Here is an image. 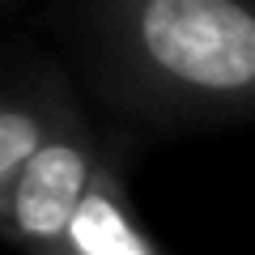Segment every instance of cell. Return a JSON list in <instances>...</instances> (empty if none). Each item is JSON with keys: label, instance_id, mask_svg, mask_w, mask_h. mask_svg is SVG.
<instances>
[{"label": "cell", "instance_id": "obj_2", "mask_svg": "<svg viewBox=\"0 0 255 255\" xmlns=\"http://www.w3.org/2000/svg\"><path fill=\"white\" fill-rule=\"evenodd\" d=\"M111 153H115V140L102 136L77 107L0 191V238L30 251H55L68 213L77 209L90 179Z\"/></svg>", "mask_w": 255, "mask_h": 255}, {"label": "cell", "instance_id": "obj_4", "mask_svg": "<svg viewBox=\"0 0 255 255\" xmlns=\"http://www.w3.org/2000/svg\"><path fill=\"white\" fill-rule=\"evenodd\" d=\"M77 111L73 90L60 77H17L0 85V191L9 187L17 166Z\"/></svg>", "mask_w": 255, "mask_h": 255}, {"label": "cell", "instance_id": "obj_3", "mask_svg": "<svg viewBox=\"0 0 255 255\" xmlns=\"http://www.w3.org/2000/svg\"><path fill=\"white\" fill-rule=\"evenodd\" d=\"M55 251L64 255H157L162 243L140 226L136 209L128 200V183L119 170V149L98 166L85 196L68 213Z\"/></svg>", "mask_w": 255, "mask_h": 255}, {"label": "cell", "instance_id": "obj_1", "mask_svg": "<svg viewBox=\"0 0 255 255\" xmlns=\"http://www.w3.org/2000/svg\"><path fill=\"white\" fill-rule=\"evenodd\" d=\"M64 30L107 107L149 128L251 115V0H64Z\"/></svg>", "mask_w": 255, "mask_h": 255}]
</instances>
